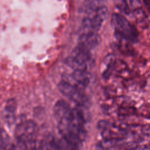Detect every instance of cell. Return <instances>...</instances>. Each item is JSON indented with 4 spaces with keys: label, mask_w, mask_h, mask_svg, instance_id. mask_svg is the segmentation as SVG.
Wrapping results in <instances>:
<instances>
[{
    "label": "cell",
    "mask_w": 150,
    "mask_h": 150,
    "mask_svg": "<svg viewBox=\"0 0 150 150\" xmlns=\"http://www.w3.org/2000/svg\"><path fill=\"white\" fill-rule=\"evenodd\" d=\"M111 25L115 30V36L118 39L131 42L137 40L138 33L136 28L122 15L113 13L111 18Z\"/></svg>",
    "instance_id": "1"
},
{
    "label": "cell",
    "mask_w": 150,
    "mask_h": 150,
    "mask_svg": "<svg viewBox=\"0 0 150 150\" xmlns=\"http://www.w3.org/2000/svg\"><path fill=\"white\" fill-rule=\"evenodd\" d=\"M103 5V0H84V6L88 15Z\"/></svg>",
    "instance_id": "10"
},
{
    "label": "cell",
    "mask_w": 150,
    "mask_h": 150,
    "mask_svg": "<svg viewBox=\"0 0 150 150\" xmlns=\"http://www.w3.org/2000/svg\"><path fill=\"white\" fill-rule=\"evenodd\" d=\"M66 64L74 70H87V65L84 64L72 56H69L65 60Z\"/></svg>",
    "instance_id": "9"
},
{
    "label": "cell",
    "mask_w": 150,
    "mask_h": 150,
    "mask_svg": "<svg viewBox=\"0 0 150 150\" xmlns=\"http://www.w3.org/2000/svg\"><path fill=\"white\" fill-rule=\"evenodd\" d=\"M58 89L63 96L75 102L77 105L88 108L90 104L88 98L76 87L62 80L58 84Z\"/></svg>",
    "instance_id": "3"
},
{
    "label": "cell",
    "mask_w": 150,
    "mask_h": 150,
    "mask_svg": "<svg viewBox=\"0 0 150 150\" xmlns=\"http://www.w3.org/2000/svg\"><path fill=\"white\" fill-rule=\"evenodd\" d=\"M16 105V101L13 98H10L6 101L4 109V117L8 123L11 124L14 121Z\"/></svg>",
    "instance_id": "8"
},
{
    "label": "cell",
    "mask_w": 150,
    "mask_h": 150,
    "mask_svg": "<svg viewBox=\"0 0 150 150\" xmlns=\"http://www.w3.org/2000/svg\"><path fill=\"white\" fill-rule=\"evenodd\" d=\"M38 133V127L36 123L31 120L21 121L16 126L15 135L16 140L23 142L26 148H36V137Z\"/></svg>",
    "instance_id": "2"
},
{
    "label": "cell",
    "mask_w": 150,
    "mask_h": 150,
    "mask_svg": "<svg viewBox=\"0 0 150 150\" xmlns=\"http://www.w3.org/2000/svg\"><path fill=\"white\" fill-rule=\"evenodd\" d=\"M71 76L82 89L87 86L90 83L91 75L87 70H74Z\"/></svg>",
    "instance_id": "7"
},
{
    "label": "cell",
    "mask_w": 150,
    "mask_h": 150,
    "mask_svg": "<svg viewBox=\"0 0 150 150\" xmlns=\"http://www.w3.org/2000/svg\"><path fill=\"white\" fill-rule=\"evenodd\" d=\"M71 111L72 108L64 100H59L57 101L53 108L54 116L57 122L69 121Z\"/></svg>",
    "instance_id": "4"
},
{
    "label": "cell",
    "mask_w": 150,
    "mask_h": 150,
    "mask_svg": "<svg viewBox=\"0 0 150 150\" xmlns=\"http://www.w3.org/2000/svg\"><path fill=\"white\" fill-rule=\"evenodd\" d=\"M101 42L100 36L96 32H87L83 33L79 39V45L88 50L96 48Z\"/></svg>",
    "instance_id": "5"
},
{
    "label": "cell",
    "mask_w": 150,
    "mask_h": 150,
    "mask_svg": "<svg viewBox=\"0 0 150 150\" xmlns=\"http://www.w3.org/2000/svg\"><path fill=\"white\" fill-rule=\"evenodd\" d=\"M144 2L148 10L150 11V0H144Z\"/></svg>",
    "instance_id": "12"
},
{
    "label": "cell",
    "mask_w": 150,
    "mask_h": 150,
    "mask_svg": "<svg viewBox=\"0 0 150 150\" xmlns=\"http://www.w3.org/2000/svg\"><path fill=\"white\" fill-rule=\"evenodd\" d=\"M115 6L125 14H129L131 12L129 5L127 0H114Z\"/></svg>",
    "instance_id": "11"
},
{
    "label": "cell",
    "mask_w": 150,
    "mask_h": 150,
    "mask_svg": "<svg viewBox=\"0 0 150 150\" xmlns=\"http://www.w3.org/2000/svg\"><path fill=\"white\" fill-rule=\"evenodd\" d=\"M71 56L80 62L87 65V63L90 61L91 56L90 50L79 45L73 49Z\"/></svg>",
    "instance_id": "6"
}]
</instances>
